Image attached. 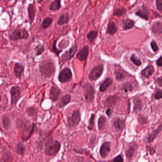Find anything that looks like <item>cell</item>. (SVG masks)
I'll list each match as a JSON object with an SVG mask.
<instances>
[{"label":"cell","instance_id":"44dd1931","mask_svg":"<svg viewBox=\"0 0 162 162\" xmlns=\"http://www.w3.org/2000/svg\"><path fill=\"white\" fill-rule=\"evenodd\" d=\"M112 83V81L110 78H106L105 81L101 84V86L99 87V90L101 92H104L106 91L107 88L111 85Z\"/></svg>","mask_w":162,"mask_h":162},{"label":"cell","instance_id":"ee69618b","mask_svg":"<svg viewBox=\"0 0 162 162\" xmlns=\"http://www.w3.org/2000/svg\"><path fill=\"white\" fill-rule=\"evenodd\" d=\"M155 98L157 99H159L160 98H162V90L161 89H159L157 93H156L155 96Z\"/></svg>","mask_w":162,"mask_h":162},{"label":"cell","instance_id":"60d3db41","mask_svg":"<svg viewBox=\"0 0 162 162\" xmlns=\"http://www.w3.org/2000/svg\"><path fill=\"white\" fill-rule=\"evenodd\" d=\"M156 6L157 10L161 12L162 10V0H157L156 1Z\"/></svg>","mask_w":162,"mask_h":162},{"label":"cell","instance_id":"7bdbcfd3","mask_svg":"<svg viewBox=\"0 0 162 162\" xmlns=\"http://www.w3.org/2000/svg\"><path fill=\"white\" fill-rule=\"evenodd\" d=\"M56 41H55L54 42L52 49L54 52H55L58 55L60 53V52L62 51V50H59L58 49H57L56 46Z\"/></svg>","mask_w":162,"mask_h":162},{"label":"cell","instance_id":"83f0119b","mask_svg":"<svg viewBox=\"0 0 162 162\" xmlns=\"http://www.w3.org/2000/svg\"><path fill=\"white\" fill-rule=\"evenodd\" d=\"M61 7V1H55L50 4L49 9L52 11H56V10H59Z\"/></svg>","mask_w":162,"mask_h":162},{"label":"cell","instance_id":"8fae6325","mask_svg":"<svg viewBox=\"0 0 162 162\" xmlns=\"http://www.w3.org/2000/svg\"><path fill=\"white\" fill-rule=\"evenodd\" d=\"M89 53V47L87 45L84 47L81 51L77 54L76 57L80 61H85L87 59Z\"/></svg>","mask_w":162,"mask_h":162},{"label":"cell","instance_id":"ab89813d","mask_svg":"<svg viewBox=\"0 0 162 162\" xmlns=\"http://www.w3.org/2000/svg\"><path fill=\"white\" fill-rule=\"evenodd\" d=\"M151 46L152 49L154 50L155 52H156L157 50L159 49V48L157 45L156 41H152L151 43Z\"/></svg>","mask_w":162,"mask_h":162},{"label":"cell","instance_id":"8d00e7d4","mask_svg":"<svg viewBox=\"0 0 162 162\" xmlns=\"http://www.w3.org/2000/svg\"><path fill=\"white\" fill-rule=\"evenodd\" d=\"M35 50L36 51V55L38 56L42 53V52L45 50V48L43 45H39L36 47Z\"/></svg>","mask_w":162,"mask_h":162},{"label":"cell","instance_id":"4316f807","mask_svg":"<svg viewBox=\"0 0 162 162\" xmlns=\"http://www.w3.org/2000/svg\"><path fill=\"white\" fill-rule=\"evenodd\" d=\"M161 129H162V128H161V125L160 124V126L156 130L154 131L152 134L150 135L148 138V142L149 143L152 142L156 138L158 134L161 132Z\"/></svg>","mask_w":162,"mask_h":162},{"label":"cell","instance_id":"836d02e7","mask_svg":"<svg viewBox=\"0 0 162 162\" xmlns=\"http://www.w3.org/2000/svg\"><path fill=\"white\" fill-rule=\"evenodd\" d=\"M130 60L136 66H140L142 64L141 60L138 58L135 54H133L131 56Z\"/></svg>","mask_w":162,"mask_h":162},{"label":"cell","instance_id":"484cf974","mask_svg":"<svg viewBox=\"0 0 162 162\" xmlns=\"http://www.w3.org/2000/svg\"><path fill=\"white\" fill-rule=\"evenodd\" d=\"M25 147L24 144L22 142H19L16 148V152L18 155H22L25 152Z\"/></svg>","mask_w":162,"mask_h":162},{"label":"cell","instance_id":"d590c367","mask_svg":"<svg viewBox=\"0 0 162 162\" xmlns=\"http://www.w3.org/2000/svg\"><path fill=\"white\" fill-rule=\"evenodd\" d=\"M2 123H3V127L6 129H7L10 128V120L8 117L4 116L2 118Z\"/></svg>","mask_w":162,"mask_h":162},{"label":"cell","instance_id":"cb8c5ba5","mask_svg":"<svg viewBox=\"0 0 162 162\" xmlns=\"http://www.w3.org/2000/svg\"><path fill=\"white\" fill-rule=\"evenodd\" d=\"M115 128L118 130H122L125 127V120L121 118H117L114 122Z\"/></svg>","mask_w":162,"mask_h":162},{"label":"cell","instance_id":"9c48e42d","mask_svg":"<svg viewBox=\"0 0 162 162\" xmlns=\"http://www.w3.org/2000/svg\"><path fill=\"white\" fill-rule=\"evenodd\" d=\"M77 50V47L76 46H73L71 48L68 50L66 51L64 54L62 55L61 59L63 61H66L68 60L71 59Z\"/></svg>","mask_w":162,"mask_h":162},{"label":"cell","instance_id":"4fadbf2b","mask_svg":"<svg viewBox=\"0 0 162 162\" xmlns=\"http://www.w3.org/2000/svg\"><path fill=\"white\" fill-rule=\"evenodd\" d=\"M61 94V91L57 88L53 86L51 87L50 90L49 97H50V98L52 100V101L53 102L56 101H57V99L59 98V97H60Z\"/></svg>","mask_w":162,"mask_h":162},{"label":"cell","instance_id":"3957f363","mask_svg":"<svg viewBox=\"0 0 162 162\" xmlns=\"http://www.w3.org/2000/svg\"><path fill=\"white\" fill-rule=\"evenodd\" d=\"M29 36V34L24 29H16L10 35V40L17 41L22 39H27Z\"/></svg>","mask_w":162,"mask_h":162},{"label":"cell","instance_id":"c3c4849f","mask_svg":"<svg viewBox=\"0 0 162 162\" xmlns=\"http://www.w3.org/2000/svg\"><path fill=\"white\" fill-rule=\"evenodd\" d=\"M157 83H158V85L162 87V80L161 77H159V78H157Z\"/></svg>","mask_w":162,"mask_h":162},{"label":"cell","instance_id":"d6a6232c","mask_svg":"<svg viewBox=\"0 0 162 162\" xmlns=\"http://www.w3.org/2000/svg\"><path fill=\"white\" fill-rule=\"evenodd\" d=\"M97 34H98L97 31H94V30L90 31L87 35V38L90 42H92L94 40H95L96 38H97Z\"/></svg>","mask_w":162,"mask_h":162},{"label":"cell","instance_id":"277c9868","mask_svg":"<svg viewBox=\"0 0 162 162\" xmlns=\"http://www.w3.org/2000/svg\"><path fill=\"white\" fill-rule=\"evenodd\" d=\"M103 69V66L102 65H98L93 68L89 75V80L92 81H97L102 74Z\"/></svg>","mask_w":162,"mask_h":162},{"label":"cell","instance_id":"2e32d148","mask_svg":"<svg viewBox=\"0 0 162 162\" xmlns=\"http://www.w3.org/2000/svg\"><path fill=\"white\" fill-rule=\"evenodd\" d=\"M153 33L157 34H161L162 33V24L161 21H157L154 22L152 27Z\"/></svg>","mask_w":162,"mask_h":162},{"label":"cell","instance_id":"7c38bea8","mask_svg":"<svg viewBox=\"0 0 162 162\" xmlns=\"http://www.w3.org/2000/svg\"><path fill=\"white\" fill-rule=\"evenodd\" d=\"M136 14L140 17V18L145 20H148L149 16L148 8L143 6L140 9L137 10V12L136 13Z\"/></svg>","mask_w":162,"mask_h":162},{"label":"cell","instance_id":"681fc988","mask_svg":"<svg viewBox=\"0 0 162 162\" xmlns=\"http://www.w3.org/2000/svg\"><path fill=\"white\" fill-rule=\"evenodd\" d=\"M1 97H0V102H1Z\"/></svg>","mask_w":162,"mask_h":162},{"label":"cell","instance_id":"f546056e","mask_svg":"<svg viewBox=\"0 0 162 162\" xmlns=\"http://www.w3.org/2000/svg\"><path fill=\"white\" fill-rule=\"evenodd\" d=\"M122 89L124 92H132L134 89V87H133L132 83L128 82L124 84Z\"/></svg>","mask_w":162,"mask_h":162},{"label":"cell","instance_id":"d4e9b609","mask_svg":"<svg viewBox=\"0 0 162 162\" xmlns=\"http://www.w3.org/2000/svg\"><path fill=\"white\" fill-rule=\"evenodd\" d=\"M142 108V102L139 98H136L134 100V110L136 113H138L140 111Z\"/></svg>","mask_w":162,"mask_h":162},{"label":"cell","instance_id":"bcb514c9","mask_svg":"<svg viewBox=\"0 0 162 162\" xmlns=\"http://www.w3.org/2000/svg\"><path fill=\"white\" fill-rule=\"evenodd\" d=\"M162 56L160 57L158 60H157L156 61V64L157 66L159 67H161L162 66Z\"/></svg>","mask_w":162,"mask_h":162},{"label":"cell","instance_id":"5bb4252c","mask_svg":"<svg viewBox=\"0 0 162 162\" xmlns=\"http://www.w3.org/2000/svg\"><path fill=\"white\" fill-rule=\"evenodd\" d=\"M24 66L22 64L19 63H16L14 68V71L15 75L17 78H21L22 73L24 72Z\"/></svg>","mask_w":162,"mask_h":162},{"label":"cell","instance_id":"ffe728a7","mask_svg":"<svg viewBox=\"0 0 162 162\" xmlns=\"http://www.w3.org/2000/svg\"><path fill=\"white\" fill-rule=\"evenodd\" d=\"M69 14L67 13H65L62 14L59 17L57 20V24L59 25H63L66 24L69 22Z\"/></svg>","mask_w":162,"mask_h":162},{"label":"cell","instance_id":"6da1fadb","mask_svg":"<svg viewBox=\"0 0 162 162\" xmlns=\"http://www.w3.org/2000/svg\"><path fill=\"white\" fill-rule=\"evenodd\" d=\"M40 71L43 76L49 78L51 77L53 75L55 71L53 63L49 61L43 62L40 65Z\"/></svg>","mask_w":162,"mask_h":162},{"label":"cell","instance_id":"7dc6e473","mask_svg":"<svg viewBox=\"0 0 162 162\" xmlns=\"http://www.w3.org/2000/svg\"><path fill=\"white\" fill-rule=\"evenodd\" d=\"M112 113V110L111 109H108L107 110V111H106V114H107V115H108V116L109 117H110Z\"/></svg>","mask_w":162,"mask_h":162},{"label":"cell","instance_id":"b9f144b4","mask_svg":"<svg viewBox=\"0 0 162 162\" xmlns=\"http://www.w3.org/2000/svg\"><path fill=\"white\" fill-rule=\"evenodd\" d=\"M123 158L121 155H118L112 160V162H123Z\"/></svg>","mask_w":162,"mask_h":162},{"label":"cell","instance_id":"7402d4cb","mask_svg":"<svg viewBox=\"0 0 162 162\" xmlns=\"http://www.w3.org/2000/svg\"><path fill=\"white\" fill-rule=\"evenodd\" d=\"M134 22L133 20L128 19L124 20L123 22L122 28L124 30L130 29L134 26Z\"/></svg>","mask_w":162,"mask_h":162},{"label":"cell","instance_id":"5b68a950","mask_svg":"<svg viewBox=\"0 0 162 162\" xmlns=\"http://www.w3.org/2000/svg\"><path fill=\"white\" fill-rule=\"evenodd\" d=\"M81 114L78 110H75L72 114V116L68 117V125L70 128L76 127L78 125L81 121Z\"/></svg>","mask_w":162,"mask_h":162},{"label":"cell","instance_id":"d6986e66","mask_svg":"<svg viewBox=\"0 0 162 162\" xmlns=\"http://www.w3.org/2000/svg\"><path fill=\"white\" fill-rule=\"evenodd\" d=\"M117 101V97L115 96H112L108 97L106 99L105 102V105L106 107H112L115 106Z\"/></svg>","mask_w":162,"mask_h":162},{"label":"cell","instance_id":"4dcf8cb0","mask_svg":"<svg viewBox=\"0 0 162 162\" xmlns=\"http://www.w3.org/2000/svg\"><path fill=\"white\" fill-rule=\"evenodd\" d=\"M126 12V9L124 8L121 7L116 9L114 10L113 15L117 16H122Z\"/></svg>","mask_w":162,"mask_h":162},{"label":"cell","instance_id":"f6af8a7d","mask_svg":"<svg viewBox=\"0 0 162 162\" xmlns=\"http://www.w3.org/2000/svg\"><path fill=\"white\" fill-rule=\"evenodd\" d=\"M35 112V109L34 108H30L28 109V113L30 116H34Z\"/></svg>","mask_w":162,"mask_h":162},{"label":"cell","instance_id":"ba28073f","mask_svg":"<svg viewBox=\"0 0 162 162\" xmlns=\"http://www.w3.org/2000/svg\"><path fill=\"white\" fill-rule=\"evenodd\" d=\"M85 98L87 101H92L94 98V90L93 87L89 84H86L84 88Z\"/></svg>","mask_w":162,"mask_h":162},{"label":"cell","instance_id":"30bf717a","mask_svg":"<svg viewBox=\"0 0 162 162\" xmlns=\"http://www.w3.org/2000/svg\"><path fill=\"white\" fill-rule=\"evenodd\" d=\"M110 151V143L109 142H104L100 149V154L102 158H106L109 154Z\"/></svg>","mask_w":162,"mask_h":162},{"label":"cell","instance_id":"1f68e13d","mask_svg":"<svg viewBox=\"0 0 162 162\" xmlns=\"http://www.w3.org/2000/svg\"><path fill=\"white\" fill-rule=\"evenodd\" d=\"M135 152V148L134 146H130L125 152V156L128 159H130L132 158Z\"/></svg>","mask_w":162,"mask_h":162},{"label":"cell","instance_id":"7a4b0ae2","mask_svg":"<svg viewBox=\"0 0 162 162\" xmlns=\"http://www.w3.org/2000/svg\"><path fill=\"white\" fill-rule=\"evenodd\" d=\"M60 143L56 140H52L46 144L45 153L46 155L49 156H54L56 155L61 148Z\"/></svg>","mask_w":162,"mask_h":162},{"label":"cell","instance_id":"f35d334b","mask_svg":"<svg viewBox=\"0 0 162 162\" xmlns=\"http://www.w3.org/2000/svg\"><path fill=\"white\" fill-rule=\"evenodd\" d=\"M94 119H95V115L92 114L91 115V117L89 119V125L88 126V129L90 130L93 129V126L94 125Z\"/></svg>","mask_w":162,"mask_h":162},{"label":"cell","instance_id":"52a82bcc","mask_svg":"<svg viewBox=\"0 0 162 162\" xmlns=\"http://www.w3.org/2000/svg\"><path fill=\"white\" fill-rule=\"evenodd\" d=\"M21 95L20 88L18 86H14L10 89V97H11V103L15 105L17 103Z\"/></svg>","mask_w":162,"mask_h":162},{"label":"cell","instance_id":"603a6c76","mask_svg":"<svg viewBox=\"0 0 162 162\" xmlns=\"http://www.w3.org/2000/svg\"><path fill=\"white\" fill-rule=\"evenodd\" d=\"M117 31V28L114 22H110L108 24L107 33L110 35H114Z\"/></svg>","mask_w":162,"mask_h":162},{"label":"cell","instance_id":"f1b7e54d","mask_svg":"<svg viewBox=\"0 0 162 162\" xmlns=\"http://www.w3.org/2000/svg\"><path fill=\"white\" fill-rule=\"evenodd\" d=\"M52 21L53 20H52V18H49V17L44 19L42 22L41 26L42 29L44 30L48 28L50 26V24L52 23Z\"/></svg>","mask_w":162,"mask_h":162},{"label":"cell","instance_id":"ac0fdd59","mask_svg":"<svg viewBox=\"0 0 162 162\" xmlns=\"http://www.w3.org/2000/svg\"><path fill=\"white\" fill-rule=\"evenodd\" d=\"M28 17L30 20V22H33L35 16V7L33 4H30L28 7Z\"/></svg>","mask_w":162,"mask_h":162},{"label":"cell","instance_id":"e0dca14e","mask_svg":"<svg viewBox=\"0 0 162 162\" xmlns=\"http://www.w3.org/2000/svg\"><path fill=\"white\" fill-rule=\"evenodd\" d=\"M71 96L69 94H66L61 98V101L58 104L59 108H62L65 107L71 101Z\"/></svg>","mask_w":162,"mask_h":162},{"label":"cell","instance_id":"e575fe53","mask_svg":"<svg viewBox=\"0 0 162 162\" xmlns=\"http://www.w3.org/2000/svg\"><path fill=\"white\" fill-rule=\"evenodd\" d=\"M106 124V119L103 117H101L98 120V128L100 130H103Z\"/></svg>","mask_w":162,"mask_h":162},{"label":"cell","instance_id":"8992f818","mask_svg":"<svg viewBox=\"0 0 162 162\" xmlns=\"http://www.w3.org/2000/svg\"><path fill=\"white\" fill-rule=\"evenodd\" d=\"M72 74L71 70L68 68H65L60 71L59 81L61 83L66 82L71 80Z\"/></svg>","mask_w":162,"mask_h":162},{"label":"cell","instance_id":"74e56055","mask_svg":"<svg viewBox=\"0 0 162 162\" xmlns=\"http://www.w3.org/2000/svg\"><path fill=\"white\" fill-rule=\"evenodd\" d=\"M116 78L118 81H122L125 77L124 73L121 71H117L116 73Z\"/></svg>","mask_w":162,"mask_h":162},{"label":"cell","instance_id":"9a60e30c","mask_svg":"<svg viewBox=\"0 0 162 162\" xmlns=\"http://www.w3.org/2000/svg\"><path fill=\"white\" fill-rule=\"evenodd\" d=\"M154 71H155V69L154 66L149 65L147 66L143 70H142L141 74L144 77L148 78L153 74Z\"/></svg>","mask_w":162,"mask_h":162}]
</instances>
